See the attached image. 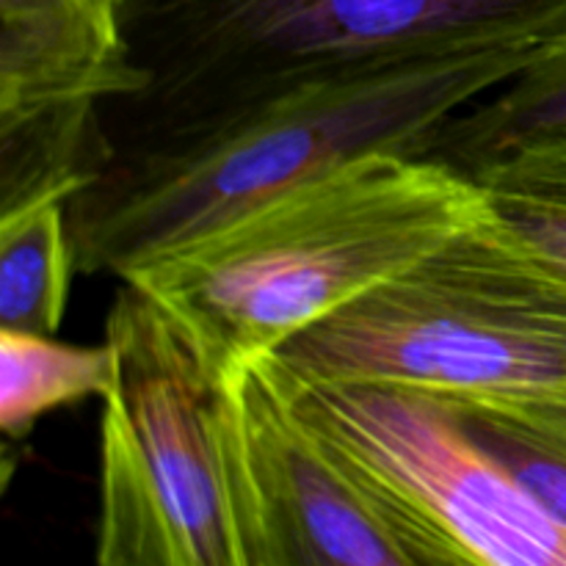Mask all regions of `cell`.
I'll list each match as a JSON object with an SVG mask.
<instances>
[{
  "mask_svg": "<svg viewBox=\"0 0 566 566\" xmlns=\"http://www.w3.org/2000/svg\"><path fill=\"white\" fill-rule=\"evenodd\" d=\"M539 48L370 61L114 144L103 175L66 202L75 271L122 276L359 155L426 158L451 116L509 81Z\"/></svg>",
  "mask_w": 566,
  "mask_h": 566,
  "instance_id": "6da1fadb",
  "label": "cell"
},
{
  "mask_svg": "<svg viewBox=\"0 0 566 566\" xmlns=\"http://www.w3.org/2000/svg\"><path fill=\"white\" fill-rule=\"evenodd\" d=\"M486 210L473 177L368 153L119 276L147 293L216 379L429 254Z\"/></svg>",
  "mask_w": 566,
  "mask_h": 566,
  "instance_id": "7a4b0ae2",
  "label": "cell"
},
{
  "mask_svg": "<svg viewBox=\"0 0 566 566\" xmlns=\"http://www.w3.org/2000/svg\"><path fill=\"white\" fill-rule=\"evenodd\" d=\"M258 363L282 396L390 385L448 401L566 403V280L486 208Z\"/></svg>",
  "mask_w": 566,
  "mask_h": 566,
  "instance_id": "3957f363",
  "label": "cell"
},
{
  "mask_svg": "<svg viewBox=\"0 0 566 566\" xmlns=\"http://www.w3.org/2000/svg\"><path fill=\"white\" fill-rule=\"evenodd\" d=\"M122 28L147 83L99 105L111 147L346 66L539 48L566 0H122Z\"/></svg>",
  "mask_w": 566,
  "mask_h": 566,
  "instance_id": "277c9868",
  "label": "cell"
},
{
  "mask_svg": "<svg viewBox=\"0 0 566 566\" xmlns=\"http://www.w3.org/2000/svg\"><path fill=\"white\" fill-rule=\"evenodd\" d=\"M99 415L103 566H238L219 385L180 326L130 282L105 321Z\"/></svg>",
  "mask_w": 566,
  "mask_h": 566,
  "instance_id": "5b68a950",
  "label": "cell"
},
{
  "mask_svg": "<svg viewBox=\"0 0 566 566\" xmlns=\"http://www.w3.org/2000/svg\"><path fill=\"white\" fill-rule=\"evenodd\" d=\"M412 566H566V528L429 392L321 385L282 396Z\"/></svg>",
  "mask_w": 566,
  "mask_h": 566,
  "instance_id": "8992f818",
  "label": "cell"
},
{
  "mask_svg": "<svg viewBox=\"0 0 566 566\" xmlns=\"http://www.w3.org/2000/svg\"><path fill=\"white\" fill-rule=\"evenodd\" d=\"M219 434L238 566H412L258 359L221 379Z\"/></svg>",
  "mask_w": 566,
  "mask_h": 566,
  "instance_id": "52a82bcc",
  "label": "cell"
},
{
  "mask_svg": "<svg viewBox=\"0 0 566 566\" xmlns=\"http://www.w3.org/2000/svg\"><path fill=\"white\" fill-rule=\"evenodd\" d=\"M144 83L122 0H0V122L75 99L111 103Z\"/></svg>",
  "mask_w": 566,
  "mask_h": 566,
  "instance_id": "ba28073f",
  "label": "cell"
},
{
  "mask_svg": "<svg viewBox=\"0 0 566 566\" xmlns=\"http://www.w3.org/2000/svg\"><path fill=\"white\" fill-rule=\"evenodd\" d=\"M566 138V33L542 44L509 81L442 125L426 158L475 177L486 164Z\"/></svg>",
  "mask_w": 566,
  "mask_h": 566,
  "instance_id": "9c48e42d",
  "label": "cell"
},
{
  "mask_svg": "<svg viewBox=\"0 0 566 566\" xmlns=\"http://www.w3.org/2000/svg\"><path fill=\"white\" fill-rule=\"evenodd\" d=\"M99 105L75 99L0 122V219L66 205L103 175L114 147Z\"/></svg>",
  "mask_w": 566,
  "mask_h": 566,
  "instance_id": "30bf717a",
  "label": "cell"
},
{
  "mask_svg": "<svg viewBox=\"0 0 566 566\" xmlns=\"http://www.w3.org/2000/svg\"><path fill=\"white\" fill-rule=\"evenodd\" d=\"M66 205H39L0 219V329L55 335L70 298Z\"/></svg>",
  "mask_w": 566,
  "mask_h": 566,
  "instance_id": "8fae6325",
  "label": "cell"
},
{
  "mask_svg": "<svg viewBox=\"0 0 566 566\" xmlns=\"http://www.w3.org/2000/svg\"><path fill=\"white\" fill-rule=\"evenodd\" d=\"M111 381V348L70 346L53 335L0 329V429L25 440L53 409L103 396Z\"/></svg>",
  "mask_w": 566,
  "mask_h": 566,
  "instance_id": "7c38bea8",
  "label": "cell"
},
{
  "mask_svg": "<svg viewBox=\"0 0 566 566\" xmlns=\"http://www.w3.org/2000/svg\"><path fill=\"white\" fill-rule=\"evenodd\" d=\"M442 401L542 512L566 528V403Z\"/></svg>",
  "mask_w": 566,
  "mask_h": 566,
  "instance_id": "4fadbf2b",
  "label": "cell"
},
{
  "mask_svg": "<svg viewBox=\"0 0 566 566\" xmlns=\"http://www.w3.org/2000/svg\"><path fill=\"white\" fill-rule=\"evenodd\" d=\"M473 180L490 213L566 280V138L514 149Z\"/></svg>",
  "mask_w": 566,
  "mask_h": 566,
  "instance_id": "5bb4252c",
  "label": "cell"
}]
</instances>
